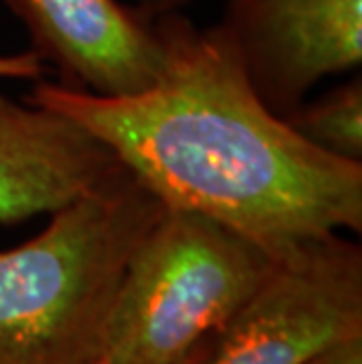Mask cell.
Segmentation results:
<instances>
[{
  "label": "cell",
  "instance_id": "obj_1",
  "mask_svg": "<svg viewBox=\"0 0 362 364\" xmlns=\"http://www.w3.org/2000/svg\"><path fill=\"white\" fill-rule=\"evenodd\" d=\"M160 17L167 64L149 90L97 97L38 82L28 102L87 129L165 207L207 216L273 259L358 233L362 162L325 153L273 113L214 26Z\"/></svg>",
  "mask_w": 362,
  "mask_h": 364
},
{
  "label": "cell",
  "instance_id": "obj_2",
  "mask_svg": "<svg viewBox=\"0 0 362 364\" xmlns=\"http://www.w3.org/2000/svg\"><path fill=\"white\" fill-rule=\"evenodd\" d=\"M165 205L122 169L0 252V364H95L137 245Z\"/></svg>",
  "mask_w": 362,
  "mask_h": 364
},
{
  "label": "cell",
  "instance_id": "obj_3",
  "mask_svg": "<svg viewBox=\"0 0 362 364\" xmlns=\"http://www.w3.org/2000/svg\"><path fill=\"white\" fill-rule=\"evenodd\" d=\"M275 261L252 240L207 216L165 207L122 275L102 362H188L221 334Z\"/></svg>",
  "mask_w": 362,
  "mask_h": 364
},
{
  "label": "cell",
  "instance_id": "obj_4",
  "mask_svg": "<svg viewBox=\"0 0 362 364\" xmlns=\"http://www.w3.org/2000/svg\"><path fill=\"white\" fill-rule=\"evenodd\" d=\"M362 336V250L339 233L275 261L203 364H308Z\"/></svg>",
  "mask_w": 362,
  "mask_h": 364
},
{
  "label": "cell",
  "instance_id": "obj_5",
  "mask_svg": "<svg viewBox=\"0 0 362 364\" xmlns=\"http://www.w3.org/2000/svg\"><path fill=\"white\" fill-rule=\"evenodd\" d=\"M214 28L282 118L320 80L362 64V0H226Z\"/></svg>",
  "mask_w": 362,
  "mask_h": 364
},
{
  "label": "cell",
  "instance_id": "obj_6",
  "mask_svg": "<svg viewBox=\"0 0 362 364\" xmlns=\"http://www.w3.org/2000/svg\"><path fill=\"white\" fill-rule=\"evenodd\" d=\"M26 26L33 52L61 85L97 97L149 90L167 64L163 17L118 0H3Z\"/></svg>",
  "mask_w": 362,
  "mask_h": 364
},
{
  "label": "cell",
  "instance_id": "obj_7",
  "mask_svg": "<svg viewBox=\"0 0 362 364\" xmlns=\"http://www.w3.org/2000/svg\"><path fill=\"white\" fill-rule=\"evenodd\" d=\"M122 169L78 122L0 92V223L55 214Z\"/></svg>",
  "mask_w": 362,
  "mask_h": 364
},
{
  "label": "cell",
  "instance_id": "obj_8",
  "mask_svg": "<svg viewBox=\"0 0 362 364\" xmlns=\"http://www.w3.org/2000/svg\"><path fill=\"white\" fill-rule=\"evenodd\" d=\"M284 120L325 153L362 162V75L356 73L313 102L304 99Z\"/></svg>",
  "mask_w": 362,
  "mask_h": 364
},
{
  "label": "cell",
  "instance_id": "obj_9",
  "mask_svg": "<svg viewBox=\"0 0 362 364\" xmlns=\"http://www.w3.org/2000/svg\"><path fill=\"white\" fill-rule=\"evenodd\" d=\"M43 71L45 64L33 52L0 54V80H38Z\"/></svg>",
  "mask_w": 362,
  "mask_h": 364
},
{
  "label": "cell",
  "instance_id": "obj_10",
  "mask_svg": "<svg viewBox=\"0 0 362 364\" xmlns=\"http://www.w3.org/2000/svg\"><path fill=\"white\" fill-rule=\"evenodd\" d=\"M308 364H362V336L351 338L346 343L332 348V350L318 355Z\"/></svg>",
  "mask_w": 362,
  "mask_h": 364
},
{
  "label": "cell",
  "instance_id": "obj_11",
  "mask_svg": "<svg viewBox=\"0 0 362 364\" xmlns=\"http://www.w3.org/2000/svg\"><path fill=\"white\" fill-rule=\"evenodd\" d=\"M196 3H200V0H139V5L151 14V17L181 12V10H186V7L196 5Z\"/></svg>",
  "mask_w": 362,
  "mask_h": 364
},
{
  "label": "cell",
  "instance_id": "obj_12",
  "mask_svg": "<svg viewBox=\"0 0 362 364\" xmlns=\"http://www.w3.org/2000/svg\"><path fill=\"white\" fill-rule=\"evenodd\" d=\"M212 343H214V338L210 341V343H205V346L200 348V350L193 355V358H191L188 362H183V364H203V362H205V358H207V355H210V350H212ZM95 364H106V362L99 360V362H95Z\"/></svg>",
  "mask_w": 362,
  "mask_h": 364
}]
</instances>
